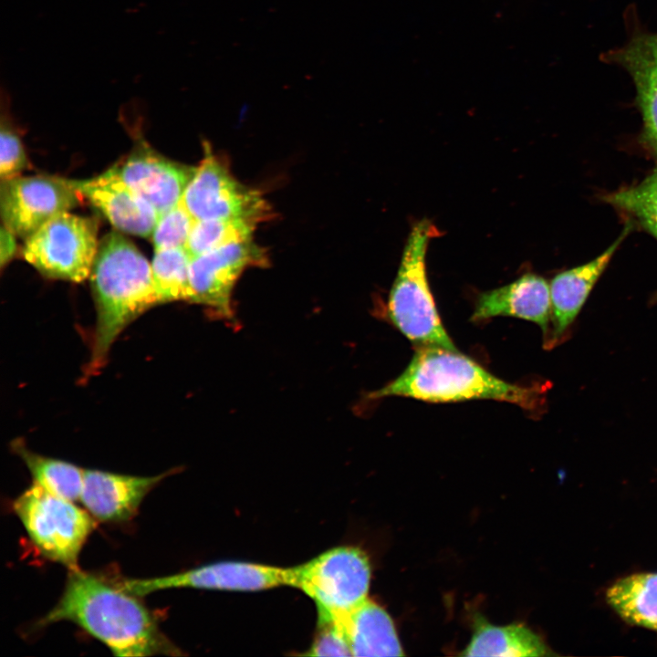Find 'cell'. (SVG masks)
I'll list each match as a JSON object with an SVG mask.
<instances>
[{
    "label": "cell",
    "mask_w": 657,
    "mask_h": 657,
    "mask_svg": "<svg viewBox=\"0 0 657 657\" xmlns=\"http://www.w3.org/2000/svg\"><path fill=\"white\" fill-rule=\"evenodd\" d=\"M542 395L541 386L509 383L458 350L422 347L399 377L370 393L369 398L402 396L428 402L487 399L534 411L540 406Z\"/></svg>",
    "instance_id": "3"
},
{
    "label": "cell",
    "mask_w": 657,
    "mask_h": 657,
    "mask_svg": "<svg viewBox=\"0 0 657 657\" xmlns=\"http://www.w3.org/2000/svg\"><path fill=\"white\" fill-rule=\"evenodd\" d=\"M98 229L95 218L57 214L26 239L23 256L46 277L82 282L98 252Z\"/></svg>",
    "instance_id": "7"
},
{
    "label": "cell",
    "mask_w": 657,
    "mask_h": 657,
    "mask_svg": "<svg viewBox=\"0 0 657 657\" xmlns=\"http://www.w3.org/2000/svg\"><path fill=\"white\" fill-rule=\"evenodd\" d=\"M181 202L194 220L244 218L259 223L269 214L260 193L238 182L208 149Z\"/></svg>",
    "instance_id": "8"
},
{
    "label": "cell",
    "mask_w": 657,
    "mask_h": 657,
    "mask_svg": "<svg viewBox=\"0 0 657 657\" xmlns=\"http://www.w3.org/2000/svg\"><path fill=\"white\" fill-rule=\"evenodd\" d=\"M11 447L26 465L34 483L57 496L73 502L79 500L84 469L62 460L38 454L28 449L21 439L13 441Z\"/></svg>",
    "instance_id": "21"
},
{
    "label": "cell",
    "mask_w": 657,
    "mask_h": 657,
    "mask_svg": "<svg viewBox=\"0 0 657 657\" xmlns=\"http://www.w3.org/2000/svg\"><path fill=\"white\" fill-rule=\"evenodd\" d=\"M633 224L627 220L619 237L591 261L557 274L549 283L551 313L549 329L544 339L551 349L561 343L593 287L610 264Z\"/></svg>",
    "instance_id": "12"
},
{
    "label": "cell",
    "mask_w": 657,
    "mask_h": 657,
    "mask_svg": "<svg viewBox=\"0 0 657 657\" xmlns=\"http://www.w3.org/2000/svg\"><path fill=\"white\" fill-rule=\"evenodd\" d=\"M68 182L120 232L141 237L151 236L159 218L157 211L112 168L91 179Z\"/></svg>",
    "instance_id": "13"
},
{
    "label": "cell",
    "mask_w": 657,
    "mask_h": 657,
    "mask_svg": "<svg viewBox=\"0 0 657 657\" xmlns=\"http://www.w3.org/2000/svg\"><path fill=\"white\" fill-rule=\"evenodd\" d=\"M79 193L68 180L48 176H16L1 180L3 225L27 239L57 214L79 203Z\"/></svg>",
    "instance_id": "9"
},
{
    "label": "cell",
    "mask_w": 657,
    "mask_h": 657,
    "mask_svg": "<svg viewBox=\"0 0 657 657\" xmlns=\"http://www.w3.org/2000/svg\"><path fill=\"white\" fill-rule=\"evenodd\" d=\"M464 656L533 657L549 655L543 640L520 623L495 626L477 620Z\"/></svg>",
    "instance_id": "19"
},
{
    "label": "cell",
    "mask_w": 657,
    "mask_h": 657,
    "mask_svg": "<svg viewBox=\"0 0 657 657\" xmlns=\"http://www.w3.org/2000/svg\"><path fill=\"white\" fill-rule=\"evenodd\" d=\"M112 169L161 215L181 201L196 168L170 161L142 147Z\"/></svg>",
    "instance_id": "14"
},
{
    "label": "cell",
    "mask_w": 657,
    "mask_h": 657,
    "mask_svg": "<svg viewBox=\"0 0 657 657\" xmlns=\"http://www.w3.org/2000/svg\"><path fill=\"white\" fill-rule=\"evenodd\" d=\"M26 166L27 159L20 138L10 127L7 119L3 118L0 135L1 180L18 176Z\"/></svg>",
    "instance_id": "26"
},
{
    "label": "cell",
    "mask_w": 657,
    "mask_h": 657,
    "mask_svg": "<svg viewBox=\"0 0 657 657\" xmlns=\"http://www.w3.org/2000/svg\"><path fill=\"white\" fill-rule=\"evenodd\" d=\"M191 260L185 247L154 251L151 265L161 304L172 301L191 302L189 272Z\"/></svg>",
    "instance_id": "23"
},
{
    "label": "cell",
    "mask_w": 657,
    "mask_h": 657,
    "mask_svg": "<svg viewBox=\"0 0 657 657\" xmlns=\"http://www.w3.org/2000/svg\"><path fill=\"white\" fill-rule=\"evenodd\" d=\"M600 198L657 240V166L641 182Z\"/></svg>",
    "instance_id": "22"
},
{
    "label": "cell",
    "mask_w": 657,
    "mask_h": 657,
    "mask_svg": "<svg viewBox=\"0 0 657 657\" xmlns=\"http://www.w3.org/2000/svg\"><path fill=\"white\" fill-rule=\"evenodd\" d=\"M257 224L244 218L195 220L185 249L193 258L227 245L251 240Z\"/></svg>",
    "instance_id": "24"
},
{
    "label": "cell",
    "mask_w": 657,
    "mask_h": 657,
    "mask_svg": "<svg viewBox=\"0 0 657 657\" xmlns=\"http://www.w3.org/2000/svg\"><path fill=\"white\" fill-rule=\"evenodd\" d=\"M438 235L439 230L428 219L412 228L389 294L387 315L416 348L458 350L442 323L426 274L427 248Z\"/></svg>",
    "instance_id": "4"
},
{
    "label": "cell",
    "mask_w": 657,
    "mask_h": 657,
    "mask_svg": "<svg viewBox=\"0 0 657 657\" xmlns=\"http://www.w3.org/2000/svg\"><path fill=\"white\" fill-rule=\"evenodd\" d=\"M89 277L97 314L86 378L102 370L112 345L128 325L161 304L151 265L117 231L99 241Z\"/></svg>",
    "instance_id": "2"
},
{
    "label": "cell",
    "mask_w": 657,
    "mask_h": 657,
    "mask_svg": "<svg viewBox=\"0 0 657 657\" xmlns=\"http://www.w3.org/2000/svg\"><path fill=\"white\" fill-rule=\"evenodd\" d=\"M267 263L264 250L252 240L227 245L192 258L191 303L203 305L216 316L231 318L232 293L245 269Z\"/></svg>",
    "instance_id": "11"
},
{
    "label": "cell",
    "mask_w": 657,
    "mask_h": 657,
    "mask_svg": "<svg viewBox=\"0 0 657 657\" xmlns=\"http://www.w3.org/2000/svg\"><path fill=\"white\" fill-rule=\"evenodd\" d=\"M194 221L181 201L172 209L159 215L151 236L154 251L185 247Z\"/></svg>",
    "instance_id": "25"
},
{
    "label": "cell",
    "mask_w": 657,
    "mask_h": 657,
    "mask_svg": "<svg viewBox=\"0 0 657 657\" xmlns=\"http://www.w3.org/2000/svg\"><path fill=\"white\" fill-rule=\"evenodd\" d=\"M167 474L135 476L84 469L79 500L99 521L125 522L137 514L146 495Z\"/></svg>",
    "instance_id": "15"
},
{
    "label": "cell",
    "mask_w": 657,
    "mask_h": 657,
    "mask_svg": "<svg viewBox=\"0 0 657 657\" xmlns=\"http://www.w3.org/2000/svg\"><path fill=\"white\" fill-rule=\"evenodd\" d=\"M62 620L78 625L117 656L177 654L136 596L79 569L69 570L62 596L39 624Z\"/></svg>",
    "instance_id": "1"
},
{
    "label": "cell",
    "mask_w": 657,
    "mask_h": 657,
    "mask_svg": "<svg viewBox=\"0 0 657 657\" xmlns=\"http://www.w3.org/2000/svg\"><path fill=\"white\" fill-rule=\"evenodd\" d=\"M16 235L5 225L1 227L0 233V265L3 267L15 256L16 250Z\"/></svg>",
    "instance_id": "28"
},
{
    "label": "cell",
    "mask_w": 657,
    "mask_h": 657,
    "mask_svg": "<svg viewBox=\"0 0 657 657\" xmlns=\"http://www.w3.org/2000/svg\"><path fill=\"white\" fill-rule=\"evenodd\" d=\"M370 578L366 554L359 548L342 546L288 568L287 586L314 600L318 618L336 619L368 599Z\"/></svg>",
    "instance_id": "5"
},
{
    "label": "cell",
    "mask_w": 657,
    "mask_h": 657,
    "mask_svg": "<svg viewBox=\"0 0 657 657\" xmlns=\"http://www.w3.org/2000/svg\"><path fill=\"white\" fill-rule=\"evenodd\" d=\"M608 59L625 68L633 80L642 118L639 141L657 161V33L634 36L628 44L611 51Z\"/></svg>",
    "instance_id": "16"
},
{
    "label": "cell",
    "mask_w": 657,
    "mask_h": 657,
    "mask_svg": "<svg viewBox=\"0 0 657 657\" xmlns=\"http://www.w3.org/2000/svg\"><path fill=\"white\" fill-rule=\"evenodd\" d=\"M13 509L44 557L79 569V553L96 527L89 513L36 483L14 501Z\"/></svg>",
    "instance_id": "6"
},
{
    "label": "cell",
    "mask_w": 657,
    "mask_h": 657,
    "mask_svg": "<svg viewBox=\"0 0 657 657\" xmlns=\"http://www.w3.org/2000/svg\"><path fill=\"white\" fill-rule=\"evenodd\" d=\"M288 568L245 561H221L173 575L122 579L116 585L136 597L172 588L256 591L287 586Z\"/></svg>",
    "instance_id": "10"
},
{
    "label": "cell",
    "mask_w": 657,
    "mask_h": 657,
    "mask_svg": "<svg viewBox=\"0 0 657 657\" xmlns=\"http://www.w3.org/2000/svg\"><path fill=\"white\" fill-rule=\"evenodd\" d=\"M606 600L627 622L657 631V573H637L618 579Z\"/></svg>",
    "instance_id": "20"
},
{
    "label": "cell",
    "mask_w": 657,
    "mask_h": 657,
    "mask_svg": "<svg viewBox=\"0 0 657 657\" xmlns=\"http://www.w3.org/2000/svg\"><path fill=\"white\" fill-rule=\"evenodd\" d=\"M550 313L549 284L542 276L527 273L510 284L480 294L471 319L483 321L508 316L529 320L541 328L545 339Z\"/></svg>",
    "instance_id": "17"
},
{
    "label": "cell",
    "mask_w": 657,
    "mask_h": 657,
    "mask_svg": "<svg viewBox=\"0 0 657 657\" xmlns=\"http://www.w3.org/2000/svg\"><path fill=\"white\" fill-rule=\"evenodd\" d=\"M323 620H329L339 627L351 656L403 655L391 618L369 598L339 618Z\"/></svg>",
    "instance_id": "18"
},
{
    "label": "cell",
    "mask_w": 657,
    "mask_h": 657,
    "mask_svg": "<svg viewBox=\"0 0 657 657\" xmlns=\"http://www.w3.org/2000/svg\"><path fill=\"white\" fill-rule=\"evenodd\" d=\"M317 636L306 653L311 656H351L348 642L339 627L329 620L318 619Z\"/></svg>",
    "instance_id": "27"
}]
</instances>
